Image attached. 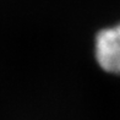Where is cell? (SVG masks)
Instances as JSON below:
<instances>
[{"mask_svg":"<svg viewBox=\"0 0 120 120\" xmlns=\"http://www.w3.org/2000/svg\"><path fill=\"white\" fill-rule=\"evenodd\" d=\"M94 58L103 71L120 75V22L105 27L96 34Z\"/></svg>","mask_w":120,"mask_h":120,"instance_id":"1","label":"cell"}]
</instances>
